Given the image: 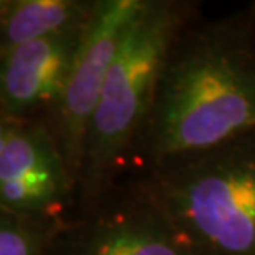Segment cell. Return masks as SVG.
<instances>
[{"instance_id": "obj_1", "label": "cell", "mask_w": 255, "mask_h": 255, "mask_svg": "<svg viewBox=\"0 0 255 255\" xmlns=\"http://www.w3.org/2000/svg\"><path fill=\"white\" fill-rule=\"evenodd\" d=\"M255 129V2L182 28L161 68L128 172L211 149Z\"/></svg>"}, {"instance_id": "obj_2", "label": "cell", "mask_w": 255, "mask_h": 255, "mask_svg": "<svg viewBox=\"0 0 255 255\" xmlns=\"http://www.w3.org/2000/svg\"><path fill=\"white\" fill-rule=\"evenodd\" d=\"M199 2L146 0L106 73L85 142L75 214L120 182L156 93L161 68L182 28L199 17Z\"/></svg>"}, {"instance_id": "obj_3", "label": "cell", "mask_w": 255, "mask_h": 255, "mask_svg": "<svg viewBox=\"0 0 255 255\" xmlns=\"http://www.w3.org/2000/svg\"><path fill=\"white\" fill-rule=\"evenodd\" d=\"M129 176L192 255H255V129Z\"/></svg>"}, {"instance_id": "obj_4", "label": "cell", "mask_w": 255, "mask_h": 255, "mask_svg": "<svg viewBox=\"0 0 255 255\" xmlns=\"http://www.w3.org/2000/svg\"><path fill=\"white\" fill-rule=\"evenodd\" d=\"M144 5L146 0H96L95 12L62 90L42 118H38L63 156L75 186V194L86 136L98 106L106 73L121 40Z\"/></svg>"}, {"instance_id": "obj_5", "label": "cell", "mask_w": 255, "mask_h": 255, "mask_svg": "<svg viewBox=\"0 0 255 255\" xmlns=\"http://www.w3.org/2000/svg\"><path fill=\"white\" fill-rule=\"evenodd\" d=\"M47 255H192L134 177L125 176L60 227Z\"/></svg>"}, {"instance_id": "obj_6", "label": "cell", "mask_w": 255, "mask_h": 255, "mask_svg": "<svg viewBox=\"0 0 255 255\" xmlns=\"http://www.w3.org/2000/svg\"><path fill=\"white\" fill-rule=\"evenodd\" d=\"M75 209V186L45 125L0 120V212L66 222Z\"/></svg>"}, {"instance_id": "obj_7", "label": "cell", "mask_w": 255, "mask_h": 255, "mask_svg": "<svg viewBox=\"0 0 255 255\" xmlns=\"http://www.w3.org/2000/svg\"><path fill=\"white\" fill-rule=\"evenodd\" d=\"M88 23L0 55V120H38L57 98Z\"/></svg>"}, {"instance_id": "obj_8", "label": "cell", "mask_w": 255, "mask_h": 255, "mask_svg": "<svg viewBox=\"0 0 255 255\" xmlns=\"http://www.w3.org/2000/svg\"><path fill=\"white\" fill-rule=\"evenodd\" d=\"M96 0H2L0 55L88 23Z\"/></svg>"}, {"instance_id": "obj_9", "label": "cell", "mask_w": 255, "mask_h": 255, "mask_svg": "<svg viewBox=\"0 0 255 255\" xmlns=\"http://www.w3.org/2000/svg\"><path fill=\"white\" fill-rule=\"evenodd\" d=\"M66 222L0 212V255H47Z\"/></svg>"}]
</instances>
